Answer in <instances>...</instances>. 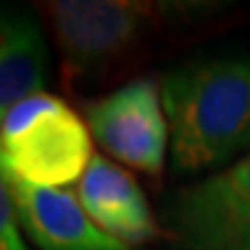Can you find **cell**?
<instances>
[{
  "mask_svg": "<svg viewBox=\"0 0 250 250\" xmlns=\"http://www.w3.org/2000/svg\"><path fill=\"white\" fill-rule=\"evenodd\" d=\"M176 176L220 171L250 151V49L194 54L161 79Z\"/></svg>",
  "mask_w": 250,
  "mask_h": 250,
  "instance_id": "1",
  "label": "cell"
},
{
  "mask_svg": "<svg viewBox=\"0 0 250 250\" xmlns=\"http://www.w3.org/2000/svg\"><path fill=\"white\" fill-rule=\"evenodd\" d=\"M72 107L49 92L33 95L0 123V171L26 184H79L92 161V138Z\"/></svg>",
  "mask_w": 250,
  "mask_h": 250,
  "instance_id": "2",
  "label": "cell"
},
{
  "mask_svg": "<svg viewBox=\"0 0 250 250\" xmlns=\"http://www.w3.org/2000/svg\"><path fill=\"white\" fill-rule=\"evenodd\" d=\"M164 217L179 250H250V151L179 189Z\"/></svg>",
  "mask_w": 250,
  "mask_h": 250,
  "instance_id": "3",
  "label": "cell"
},
{
  "mask_svg": "<svg viewBox=\"0 0 250 250\" xmlns=\"http://www.w3.org/2000/svg\"><path fill=\"white\" fill-rule=\"evenodd\" d=\"M95 141L115 161L146 174H158L168 153V123L161 82L148 74L123 84L87 105Z\"/></svg>",
  "mask_w": 250,
  "mask_h": 250,
  "instance_id": "4",
  "label": "cell"
},
{
  "mask_svg": "<svg viewBox=\"0 0 250 250\" xmlns=\"http://www.w3.org/2000/svg\"><path fill=\"white\" fill-rule=\"evenodd\" d=\"M46 10L64 59L79 72L115 62L148 28V8L125 0H56Z\"/></svg>",
  "mask_w": 250,
  "mask_h": 250,
  "instance_id": "5",
  "label": "cell"
},
{
  "mask_svg": "<svg viewBox=\"0 0 250 250\" xmlns=\"http://www.w3.org/2000/svg\"><path fill=\"white\" fill-rule=\"evenodd\" d=\"M3 176L10 187L21 230L39 250H133L102 232L77 194L33 187L10 174Z\"/></svg>",
  "mask_w": 250,
  "mask_h": 250,
  "instance_id": "6",
  "label": "cell"
},
{
  "mask_svg": "<svg viewBox=\"0 0 250 250\" xmlns=\"http://www.w3.org/2000/svg\"><path fill=\"white\" fill-rule=\"evenodd\" d=\"M77 199L102 232L133 250L158 237V222L138 181L105 156H92L77 184Z\"/></svg>",
  "mask_w": 250,
  "mask_h": 250,
  "instance_id": "7",
  "label": "cell"
},
{
  "mask_svg": "<svg viewBox=\"0 0 250 250\" xmlns=\"http://www.w3.org/2000/svg\"><path fill=\"white\" fill-rule=\"evenodd\" d=\"M51 79L49 43L26 8L0 5V123L18 102L41 95Z\"/></svg>",
  "mask_w": 250,
  "mask_h": 250,
  "instance_id": "8",
  "label": "cell"
},
{
  "mask_svg": "<svg viewBox=\"0 0 250 250\" xmlns=\"http://www.w3.org/2000/svg\"><path fill=\"white\" fill-rule=\"evenodd\" d=\"M0 250H28L23 243V230L18 225L16 204L3 171H0Z\"/></svg>",
  "mask_w": 250,
  "mask_h": 250,
  "instance_id": "9",
  "label": "cell"
}]
</instances>
